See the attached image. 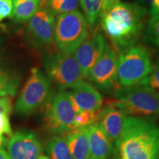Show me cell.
Listing matches in <instances>:
<instances>
[{"label": "cell", "mask_w": 159, "mask_h": 159, "mask_svg": "<svg viewBox=\"0 0 159 159\" xmlns=\"http://www.w3.org/2000/svg\"><path fill=\"white\" fill-rule=\"evenodd\" d=\"M64 0H46L45 6L47 7V9L49 12H51L53 15L55 16L57 8L61 3Z\"/></svg>", "instance_id": "83f0119b"}, {"label": "cell", "mask_w": 159, "mask_h": 159, "mask_svg": "<svg viewBox=\"0 0 159 159\" xmlns=\"http://www.w3.org/2000/svg\"><path fill=\"white\" fill-rule=\"evenodd\" d=\"M118 58L116 51L106 43L102 55L91 69L87 79L99 90L114 92L119 88L117 79Z\"/></svg>", "instance_id": "9c48e42d"}, {"label": "cell", "mask_w": 159, "mask_h": 159, "mask_svg": "<svg viewBox=\"0 0 159 159\" xmlns=\"http://www.w3.org/2000/svg\"><path fill=\"white\" fill-rule=\"evenodd\" d=\"M45 2H46V0H41V3H42L43 5H45Z\"/></svg>", "instance_id": "e575fe53"}, {"label": "cell", "mask_w": 159, "mask_h": 159, "mask_svg": "<svg viewBox=\"0 0 159 159\" xmlns=\"http://www.w3.org/2000/svg\"><path fill=\"white\" fill-rule=\"evenodd\" d=\"M112 102L127 115L136 117L159 116V93L146 85L119 87L114 91Z\"/></svg>", "instance_id": "3957f363"}, {"label": "cell", "mask_w": 159, "mask_h": 159, "mask_svg": "<svg viewBox=\"0 0 159 159\" xmlns=\"http://www.w3.org/2000/svg\"><path fill=\"white\" fill-rule=\"evenodd\" d=\"M65 139L73 159L89 158L88 127L75 129Z\"/></svg>", "instance_id": "2e32d148"}, {"label": "cell", "mask_w": 159, "mask_h": 159, "mask_svg": "<svg viewBox=\"0 0 159 159\" xmlns=\"http://www.w3.org/2000/svg\"><path fill=\"white\" fill-rule=\"evenodd\" d=\"M150 13L152 16L159 14V0H152V5L151 6Z\"/></svg>", "instance_id": "f546056e"}, {"label": "cell", "mask_w": 159, "mask_h": 159, "mask_svg": "<svg viewBox=\"0 0 159 159\" xmlns=\"http://www.w3.org/2000/svg\"><path fill=\"white\" fill-rule=\"evenodd\" d=\"M136 3L140 4L142 5H150V7L152 5V0H135Z\"/></svg>", "instance_id": "4dcf8cb0"}, {"label": "cell", "mask_w": 159, "mask_h": 159, "mask_svg": "<svg viewBox=\"0 0 159 159\" xmlns=\"http://www.w3.org/2000/svg\"><path fill=\"white\" fill-rule=\"evenodd\" d=\"M146 15L144 6L119 2L101 16L102 28L118 55L136 45L144 30Z\"/></svg>", "instance_id": "6da1fadb"}, {"label": "cell", "mask_w": 159, "mask_h": 159, "mask_svg": "<svg viewBox=\"0 0 159 159\" xmlns=\"http://www.w3.org/2000/svg\"><path fill=\"white\" fill-rule=\"evenodd\" d=\"M47 152L50 159H73L66 139L55 136L47 145Z\"/></svg>", "instance_id": "d6986e66"}, {"label": "cell", "mask_w": 159, "mask_h": 159, "mask_svg": "<svg viewBox=\"0 0 159 159\" xmlns=\"http://www.w3.org/2000/svg\"><path fill=\"white\" fill-rule=\"evenodd\" d=\"M4 134L11 136L13 133L10 124L9 116L5 114H0V136H3Z\"/></svg>", "instance_id": "484cf974"}, {"label": "cell", "mask_w": 159, "mask_h": 159, "mask_svg": "<svg viewBox=\"0 0 159 159\" xmlns=\"http://www.w3.org/2000/svg\"><path fill=\"white\" fill-rule=\"evenodd\" d=\"M158 159H159V158H158Z\"/></svg>", "instance_id": "8d00e7d4"}, {"label": "cell", "mask_w": 159, "mask_h": 159, "mask_svg": "<svg viewBox=\"0 0 159 159\" xmlns=\"http://www.w3.org/2000/svg\"><path fill=\"white\" fill-rule=\"evenodd\" d=\"M105 43L104 36L96 32L89 35L75 50L74 56L83 78L87 79L91 69L102 55Z\"/></svg>", "instance_id": "7c38bea8"}, {"label": "cell", "mask_w": 159, "mask_h": 159, "mask_svg": "<svg viewBox=\"0 0 159 159\" xmlns=\"http://www.w3.org/2000/svg\"><path fill=\"white\" fill-rule=\"evenodd\" d=\"M10 159H39L42 147L35 133L19 130L12 134L7 143Z\"/></svg>", "instance_id": "8fae6325"}, {"label": "cell", "mask_w": 159, "mask_h": 159, "mask_svg": "<svg viewBox=\"0 0 159 159\" xmlns=\"http://www.w3.org/2000/svg\"><path fill=\"white\" fill-rule=\"evenodd\" d=\"M50 93V81L39 68H33L16 102V113L22 116H30L47 102Z\"/></svg>", "instance_id": "8992f818"}, {"label": "cell", "mask_w": 159, "mask_h": 159, "mask_svg": "<svg viewBox=\"0 0 159 159\" xmlns=\"http://www.w3.org/2000/svg\"><path fill=\"white\" fill-rule=\"evenodd\" d=\"M89 159H91V158H89Z\"/></svg>", "instance_id": "d590c367"}, {"label": "cell", "mask_w": 159, "mask_h": 159, "mask_svg": "<svg viewBox=\"0 0 159 159\" xmlns=\"http://www.w3.org/2000/svg\"><path fill=\"white\" fill-rule=\"evenodd\" d=\"M117 79L119 87L142 84L152 69L150 52L142 45H134L119 55Z\"/></svg>", "instance_id": "277c9868"}, {"label": "cell", "mask_w": 159, "mask_h": 159, "mask_svg": "<svg viewBox=\"0 0 159 159\" xmlns=\"http://www.w3.org/2000/svg\"><path fill=\"white\" fill-rule=\"evenodd\" d=\"M13 105L12 101L9 97H0V114H5L10 116Z\"/></svg>", "instance_id": "4316f807"}, {"label": "cell", "mask_w": 159, "mask_h": 159, "mask_svg": "<svg viewBox=\"0 0 159 159\" xmlns=\"http://www.w3.org/2000/svg\"><path fill=\"white\" fill-rule=\"evenodd\" d=\"M98 112L81 111L75 114L73 126L75 129L86 128L96 122Z\"/></svg>", "instance_id": "7402d4cb"}, {"label": "cell", "mask_w": 159, "mask_h": 159, "mask_svg": "<svg viewBox=\"0 0 159 159\" xmlns=\"http://www.w3.org/2000/svg\"><path fill=\"white\" fill-rule=\"evenodd\" d=\"M43 64L47 77L59 89H73L83 77L74 54L57 52L43 57Z\"/></svg>", "instance_id": "52a82bcc"}, {"label": "cell", "mask_w": 159, "mask_h": 159, "mask_svg": "<svg viewBox=\"0 0 159 159\" xmlns=\"http://www.w3.org/2000/svg\"><path fill=\"white\" fill-rule=\"evenodd\" d=\"M89 25H94L100 19L102 0H80Z\"/></svg>", "instance_id": "ffe728a7"}, {"label": "cell", "mask_w": 159, "mask_h": 159, "mask_svg": "<svg viewBox=\"0 0 159 159\" xmlns=\"http://www.w3.org/2000/svg\"><path fill=\"white\" fill-rule=\"evenodd\" d=\"M12 12V0H0V22L7 18L11 17Z\"/></svg>", "instance_id": "d4e9b609"}, {"label": "cell", "mask_w": 159, "mask_h": 159, "mask_svg": "<svg viewBox=\"0 0 159 159\" xmlns=\"http://www.w3.org/2000/svg\"><path fill=\"white\" fill-rule=\"evenodd\" d=\"M20 81L19 75L0 65V97H14Z\"/></svg>", "instance_id": "ac0fdd59"}, {"label": "cell", "mask_w": 159, "mask_h": 159, "mask_svg": "<svg viewBox=\"0 0 159 159\" xmlns=\"http://www.w3.org/2000/svg\"><path fill=\"white\" fill-rule=\"evenodd\" d=\"M45 3H46V2H45Z\"/></svg>", "instance_id": "74e56055"}, {"label": "cell", "mask_w": 159, "mask_h": 159, "mask_svg": "<svg viewBox=\"0 0 159 159\" xmlns=\"http://www.w3.org/2000/svg\"><path fill=\"white\" fill-rule=\"evenodd\" d=\"M7 139H6L3 136H0V148H3L7 144Z\"/></svg>", "instance_id": "d6a6232c"}, {"label": "cell", "mask_w": 159, "mask_h": 159, "mask_svg": "<svg viewBox=\"0 0 159 159\" xmlns=\"http://www.w3.org/2000/svg\"><path fill=\"white\" fill-rule=\"evenodd\" d=\"M0 159H10L7 152L3 148H0Z\"/></svg>", "instance_id": "1f68e13d"}, {"label": "cell", "mask_w": 159, "mask_h": 159, "mask_svg": "<svg viewBox=\"0 0 159 159\" xmlns=\"http://www.w3.org/2000/svg\"><path fill=\"white\" fill-rule=\"evenodd\" d=\"M120 0H102V7L101 16L108 11L111 8H112L114 5L118 4Z\"/></svg>", "instance_id": "f1b7e54d"}, {"label": "cell", "mask_w": 159, "mask_h": 159, "mask_svg": "<svg viewBox=\"0 0 159 159\" xmlns=\"http://www.w3.org/2000/svg\"><path fill=\"white\" fill-rule=\"evenodd\" d=\"M69 92L75 112L81 111L99 112L102 104L99 92L92 85L81 81Z\"/></svg>", "instance_id": "4fadbf2b"}, {"label": "cell", "mask_w": 159, "mask_h": 159, "mask_svg": "<svg viewBox=\"0 0 159 159\" xmlns=\"http://www.w3.org/2000/svg\"><path fill=\"white\" fill-rule=\"evenodd\" d=\"M39 159H50V158H49L48 156H43V155H41V156L39 158Z\"/></svg>", "instance_id": "836d02e7"}, {"label": "cell", "mask_w": 159, "mask_h": 159, "mask_svg": "<svg viewBox=\"0 0 159 159\" xmlns=\"http://www.w3.org/2000/svg\"><path fill=\"white\" fill-rule=\"evenodd\" d=\"M89 24L80 11L57 16L55 25V41L61 52L74 54L89 35Z\"/></svg>", "instance_id": "5b68a950"}, {"label": "cell", "mask_w": 159, "mask_h": 159, "mask_svg": "<svg viewBox=\"0 0 159 159\" xmlns=\"http://www.w3.org/2000/svg\"><path fill=\"white\" fill-rule=\"evenodd\" d=\"M55 16L47 9L40 7L29 20L27 35L35 47L49 46L55 41Z\"/></svg>", "instance_id": "30bf717a"}, {"label": "cell", "mask_w": 159, "mask_h": 159, "mask_svg": "<svg viewBox=\"0 0 159 159\" xmlns=\"http://www.w3.org/2000/svg\"><path fill=\"white\" fill-rule=\"evenodd\" d=\"M147 41L159 49V14L152 16L145 30Z\"/></svg>", "instance_id": "44dd1931"}, {"label": "cell", "mask_w": 159, "mask_h": 159, "mask_svg": "<svg viewBox=\"0 0 159 159\" xmlns=\"http://www.w3.org/2000/svg\"><path fill=\"white\" fill-rule=\"evenodd\" d=\"M75 114L69 92L60 91L49 97L46 103V128L54 134H68L75 130L73 122Z\"/></svg>", "instance_id": "ba28073f"}, {"label": "cell", "mask_w": 159, "mask_h": 159, "mask_svg": "<svg viewBox=\"0 0 159 159\" xmlns=\"http://www.w3.org/2000/svg\"><path fill=\"white\" fill-rule=\"evenodd\" d=\"M80 4V0H64L60 5L57 8L55 15L62 14V13H71V12L76 11L78 8L79 5Z\"/></svg>", "instance_id": "cb8c5ba5"}, {"label": "cell", "mask_w": 159, "mask_h": 159, "mask_svg": "<svg viewBox=\"0 0 159 159\" xmlns=\"http://www.w3.org/2000/svg\"><path fill=\"white\" fill-rule=\"evenodd\" d=\"M142 85H146L159 93V60L152 65L150 73L143 82Z\"/></svg>", "instance_id": "603a6c76"}, {"label": "cell", "mask_w": 159, "mask_h": 159, "mask_svg": "<svg viewBox=\"0 0 159 159\" xmlns=\"http://www.w3.org/2000/svg\"><path fill=\"white\" fill-rule=\"evenodd\" d=\"M127 114L112 102L100 109L96 122L106 133L112 142H116L122 134Z\"/></svg>", "instance_id": "5bb4252c"}, {"label": "cell", "mask_w": 159, "mask_h": 159, "mask_svg": "<svg viewBox=\"0 0 159 159\" xmlns=\"http://www.w3.org/2000/svg\"><path fill=\"white\" fill-rule=\"evenodd\" d=\"M89 158L109 159L114 152L113 142L97 123L88 127Z\"/></svg>", "instance_id": "9a60e30c"}, {"label": "cell", "mask_w": 159, "mask_h": 159, "mask_svg": "<svg viewBox=\"0 0 159 159\" xmlns=\"http://www.w3.org/2000/svg\"><path fill=\"white\" fill-rule=\"evenodd\" d=\"M12 4L11 18L17 22L29 21L41 7V0H12Z\"/></svg>", "instance_id": "e0dca14e"}, {"label": "cell", "mask_w": 159, "mask_h": 159, "mask_svg": "<svg viewBox=\"0 0 159 159\" xmlns=\"http://www.w3.org/2000/svg\"><path fill=\"white\" fill-rule=\"evenodd\" d=\"M114 159H158L159 128L150 119L127 116Z\"/></svg>", "instance_id": "7a4b0ae2"}]
</instances>
